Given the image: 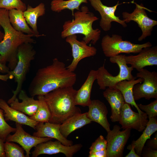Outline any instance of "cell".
<instances>
[{
    "label": "cell",
    "instance_id": "1",
    "mask_svg": "<svg viewBox=\"0 0 157 157\" xmlns=\"http://www.w3.org/2000/svg\"><path fill=\"white\" fill-rule=\"evenodd\" d=\"M76 77L64 63L55 58L51 64L38 70L30 83L29 92L32 97L44 96L58 88L73 86Z\"/></svg>",
    "mask_w": 157,
    "mask_h": 157
},
{
    "label": "cell",
    "instance_id": "2",
    "mask_svg": "<svg viewBox=\"0 0 157 157\" xmlns=\"http://www.w3.org/2000/svg\"><path fill=\"white\" fill-rule=\"evenodd\" d=\"M8 10L0 8V25L4 31V38L0 42V54L1 63L6 65L10 70H13L18 61L17 51L19 47L25 43H36V41L29 35L15 30L9 21Z\"/></svg>",
    "mask_w": 157,
    "mask_h": 157
},
{
    "label": "cell",
    "instance_id": "3",
    "mask_svg": "<svg viewBox=\"0 0 157 157\" xmlns=\"http://www.w3.org/2000/svg\"><path fill=\"white\" fill-rule=\"evenodd\" d=\"M77 91L73 86H70L57 89L44 96L51 113L49 122L61 124L73 115L81 113L75 104Z\"/></svg>",
    "mask_w": 157,
    "mask_h": 157
},
{
    "label": "cell",
    "instance_id": "4",
    "mask_svg": "<svg viewBox=\"0 0 157 157\" xmlns=\"http://www.w3.org/2000/svg\"><path fill=\"white\" fill-rule=\"evenodd\" d=\"M73 16L74 19L72 20L64 22L61 33V38L64 39L71 35L81 34L84 35L83 40L87 44L91 42L95 44L100 38L101 31L98 28L93 29L92 26L99 18L85 6H82L80 10L74 13Z\"/></svg>",
    "mask_w": 157,
    "mask_h": 157
},
{
    "label": "cell",
    "instance_id": "5",
    "mask_svg": "<svg viewBox=\"0 0 157 157\" xmlns=\"http://www.w3.org/2000/svg\"><path fill=\"white\" fill-rule=\"evenodd\" d=\"M33 44L29 43H24L19 47L17 65L13 70H10L8 73L12 76L17 84L16 89L13 91V96L7 102L8 104L17 98V95L22 90L26 75L29 71L31 63L35 58L36 52Z\"/></svg>",
    "mask_w": 157,
    "mask_h": 157
},
{
    "label": "cell",
    "instance_id": "6",
    "mask_svg": "<svg viewBox=\"0 0 157 157\" xmlns=\"http://www.w3.org/2000/svg\"><path fill=\"white\" fill-rule=\"evenodd\" d=\"M125 55L119 54L109 58L110 61L116 63L119 68V71L116 76H113L105 67V63L103 65L98 69L96 80L99 89L105 90L107 87L114 88L118 82L124 80H130L135 77L132 74L133 68L128 67L125 59Z\"/></svg>",
    "mask_w": 157,
    "mask_h": 157
},
{
    "label": "cell",
    "instance_id": "7",
    "mask_svg": "<svg viewBox=\"0 0 157 157\" xmlns=\"http://www.w3.org/2000/svg\"><path fill=\"white\" fill-rule=\"evenodd\" d=\"M101 46L103 53L108 57H113L121 53H138L143 48L152 46L149 42L141 44H135L123 40L121 36L113 34L106 35L102 38Z\"/></svg>",
    "mask_w": 157,
    "mask_h": 157
},
{
    "label": "cell",
    "instance_id": "8",
    "mask_svg": "<svg viewBox=\"0 0 157 157\" xmlns=\"http://www.w3.org/2000/svg\"><path fill=\"white\" fill-rule=\"evenodd\" d=\"M136 77L143 79L142 83L135 84L133 88V94L135 101L142 98L147 100L157 99V73L142 69L136 74Z\"/></svg>",
    "mask_w": 157,
    "mask_h": 157
},
{
    "label": "cell",
    "instance_id": "9",
    "mask_svg": "<svg viewBox=\"0 0 157 157\" xmlns=\"http://www.w3.org/2000/svg\"><path fill=\"white\" fill-rule=\"evenodd\" d=\"M133 3L135 5V9L130 13L123 12V20L126 23L133 21L137 24L142 31L141 35L138 40L141 41L151 35L154 27L157 25V21L148 17L145 11L146 8L142 4L139 5Z\"/></svg>",
    "mask_w": 157,
    "mask_h": 157
},
{
    "label": "cell",
    "instance_id": "10",
    "mask_svg": "<svg viewBox=\"0 0 157 157\" xmlns=\"http://www.w3.org/2000/svg\"><path fill=\"white\" fill-rule=\"evenodd\" d=\"M117 125L112 130L107 132L106 149L107 157L122 156L124 148L130 136L131 129H127L122 131Z\"/></svg>",
    "mask_w": 157,
    "mask_h": 157
},
{
    "label": "cell",
    "instance_id": "11",
    "mask_svg": "<svg viewBox=\"0 0 157 157\" xmlns=\"http://www.w3.org/2000/svg\"><path fill=\"white\" fill-rule=\"evenodd\" d=\"M82 147L81 144L66 146L58 140L54 141L50 140L40 143L36 146L32 152V157H37L42 154L51 155L61 153L66 157H72Z\"/></svg>",
    "mask_w": 157,
    "mask_h": 157
},
{
    "label": "cell",
    "instance_id": "12",
    "mask_svg": "<svg viewBox=\"0 0 157 157\" xmlns=\"http://www.w3.org/2000/svg\"><path fill=\"white\" fill-rule=\"evenodd\" d=\"M65 41L70 44L72 48L73 59L71 63L66 67L71 72H74L81 60L94 56L97 53V50L95 47L88 45L83 40L81 41L78 40L76 34L68 36L66 38Z\"/></svg>",
    "mask_w": 157,
    "mask_h": 157
},
{
    "label": "cell",
    "instance_id": "13",
    "mask_svg": "<svg viewBox=\"0 0 157 157\" xmlns=\"http://www.w3.org/2000/svg\"><path fill=\"white\" fill-rule=\"evenodd\" d=\"M148 116L144 112L136 113L131 108L129 104L125 102L122 108L119 121L121 128L134 129L142 132L145 129L148 122Z\"/></svg>",
    "mask_w": 157,
    "mask_h": 157
},
{
    "label": "cell",
    "instance_id": "14",
    "mask_svg": "<svg viewBox=\"0 0 157 157\" xmlns=\"http://www.w3.org/2000/svg\"><path fill=\"white\" fill-rule=\"evenodd\" d=\"M92 6L100 15L101 19L99 25L105 31H109L112 27V22H114L122 25L124 27L127 25L123 20L117 16L115 13L117 6L120 4L118 1L117 3L112 6H108L104 5L101 0H89Z\"/></svg>",
    "mask_w": 157,
    "mask_h": 157
},
{
    "label": "cell",
    "instance_id": "15",
    "mask_svg": "<svg viewBox=\"0 0 157 157\" xmlns=\"http://www.w3.org/2000/svg\"><path fill=\"white\" fill-rule=\"evenodd\" d=\"M16 130L13 135H9L5 142H15L19 144L26 152V157H29L30 151L33 147L38 144L52 140L51 138H38L31 135L26 132L22 127V124L15 123Z\"/></svg>",
    "mask_w": 157,
    "mask_h": 157
},
{
    "label": "cell",
    "instance_id": "16",
    "mask_svg": "<svg viewBox=\"0 0 157 157\" xmlns=\"http://www.w3.org/2000/svg\"><path fill=\"white\" fill-rule=\"evenodd\" d=\"M136 55L125 56L127 64L140 71L147 66L157 65V46L147 47L142 49Z\"/></svg>",
    "mask_w": 157,
    "mask_h": 157
},
{
    "label": "cell",
    "instance_id": "17",
    "mask_svg": "<svg viewBox=\"0 0 157 157\" xmlns=\"http://www.w3.org/2000/svg\"><path fill=\"white\" fill-rule=\"evenodd\" d=\"M60 124L49 122L38 123L36 126L37 131L33 135L38 138H51L60 142L66 146L73 144L72 140H68L64 137L61 133Z\"/></svg>",
    "mask_w": 157,
    "mask_h": 157
},
{
    "label": "cell",
    "instance_id": "18",
    "mask_svg": "<svg viewBox=\"0 0 157 157\" xmlns=\"http://www.w3.org/2000/svg\"><path fill=\"white\" fill-rule=\"evenodd\" d=\"M87 112L88 118L91 121L100 124L108 132L110 130L107 118L108 110L104 103L98 99L91 100Z\"/></svg>",
    "mask_w": 157,
    "mask_h": 157
},
{
    "label": "cell",
    "instance_id": "19",
    "mask_svg": "<svg viewBox=\"0 0 157 157\" xmlns=\"http://www.w3.org/2000/svg\"><path fill=\"white\" fill-rule=\"evenodd\" d=\"M103 94L111 108L110 119L113 122H119L122 108L125 102L121 92L115 88L108 87Z\"/></svg>",
    "mask_w": 157,
    "mask_h": 157
},
{
    "label": "cell",
    "instance_id": "20",
    "mask_svg": "<svg viewBox=\"0 0 157 157\" xmlns=\"http://www.w3.org/2000/svg\"><path fill=\"white\" fill-rule=\"evenodd\" d=\"M19 98L22 102H19L16 98L9 104L10 106L29 116L33 115L39 106V100L35 99L33 97H28L26 92L22 89L19 93Z\"/></svg>",
    "mask_w": 157,
    "mask_h": 157
},
{
    "label": "cell",
    "instance_id": "21",
    "mask_svg": "<svg viewBox=\"0 0 157 157\" xmlns=\"http://www.w3.org/2000/svg\"><path fill=\"white\" fill-rule=\"evenodd\" d=\"M0 108L3 111L6 121H14L15 123L26 125L35 129L36 126L38 122L31 119L24 113L12 108L2 99H0Z\"/></svg>",
    "mask_w": 157,
    "mask_h": 157
},
{
    "label": "cell",
    "instance_id": "22",
    "mask_svg": "<svg viewBox=\"0 0 157 157\" xmlns=\"http://www.w3.org/2000/svg\"><path fill=\"white\" fill-rule=\"evenodd\" d=\"M97 74V70L90 71L86 80L81 88L77 90L75 100L76 105L85 107L88 106L90 105L91 101V90L93 83L96 80Z\"/></svg>",
    "mask_w": 157,
    "mask_h": 157
},
{
    "label": "cell",
    "instance_id": "23",
    "mask_svg": "<svg viewBox=\"0 0 157 157\" xmlns=\"http://www.w3.org/2000/svg\"><path fill=\"white\" fill-rule=\"evenodd\" d=\"M87 112L75 114L60 125V130L63 135L67 138L69 134L76 130L91 123Z\"/></svg>",
    "mask_w": 157,
    "mask_h": 157
},
{
    "label": "cell",
    "instance_id": "24",
    "mask_svg": "<svg viewBox=\"0 0 157 157\" xmlns=\"http://www.w3.org/2000/svg\"><path fill=\"white\" fill-rule=\"evenodd\" d=\"M136 78V77L130 80H124L120 81L115 85L114 88L121 92L125 102L131 105L133 107L134 106L138 113L142 114L144 112L140 109L136 103L133 98V90L135 85L142 83L143 80L140 78L137 79H135Z\"/></svg>",
    "mask_w": 157,
    "mask_h": 157
},
{
    "label": "cell",
    "instance_id": "25",
    "mask_svg": "<svg viewBox=\"0 0 157 157\" xmlns=\"http://www.w3.org/2000/svg\"><path fill=\"white\" fill-rule=\"evenodd\" d=\"M45 13V6L43 3H40L34 8L28 5L26 10L23 12L27 24L31 28L37 38L45 35L39 34L38 30L37 22L38 18L44 15Z\"/></svg>",
    "mask_w": 157,
    "mask_h": 157
},
{
    "label": "cell",
    "instance_id": "26",
    "mask_svg": "<svg viewBox=\"0 0 157 157\" xmlns=\"http://www.w3.org/2000/svg\"><path fill=\"white\" fill-rule=\"evenodd\" d=\"M8 16L10 22L15 30L36 37L33 30L28 26L23 11L16 9L9 10Z\"/></svg>",
    "mask_w": 157,
    "mask_h": 157
},
{
    "label": "cell",
    "instance_id": "27",
    "mask_svg": "<svg viewBox=\"0 0 157 157\" xmlns=\"http://www.w3.org/2000/svg\"><path fill=\"white\" fill-rule=\"evenodd\" d=\"M157 130V120L156 117L150 118L142 134L138 139L132 142L131 145L134 146L137 154L140 157L147 140L150 139L151 135Z\"/></svg>",
    "mask_w": 157,
    "mask_h": 157
},
{
    "label": "cell",
    "instance_id": "28",
    "mask_svg": "<svg viewBox=\"0 0 157 157\" xmlns=\"http://www.w3.org/2000/svg\"><path fill=\"white\" fill-rule=\"evenodd\" d=\"M88 3L87 0H52L50 3L51 9L52 11L58 13L65 9H69L71 11L73 16L74 10H80L81 4Z\"/></svg>",
    "mask_w": 157,
    "mask_h": 157
},
{
    "label": "cell",
    "instance_id": "29",
    "mask_svg": "<svg viewBox=\"0 0 157 157\" xmlns=\"http://www.w3.org/2000/svg\"><path fill=\"white\" fill-rule=\"evenodd\" d=\"M39 101V106L35 113L31 116L30 119L37 122H49L51 117V113L44 96H38Z\"/></svg>",
    "mask_w": 157,
    "mask_h": 157
},
{
    "label": "cell",
    "instance_id": "30",
    "mask_svg": "<svg viewBox=\"0 0 157 157\" xmlns=\"http://www.w3.org/2000/svg\"><path fill=\"white\" fill-rule=\"evenodd\" d=\"M4 151L6 157H25L24 149L12 142H5Z\"/></svg>",
    "mask_w": 157,
    "mask_h": 157
},
{
    "label": "cell",
    "instance_id": "31",
    "mask_svg": "<svg viewBox=\"0 0 157 157\" xmlns=\"http://www.w3.org/2000/svg\"><path fill=\"white\" fill-rule=\"evenodd\" d=\"M26 8V4L21 0H0V8L8 10L16 9L24 12Z\"/></svg>",
    "mask_w": 157,
    "mask_h": 157
},
{
    "label": "cell",
    "instance_id": "32",
    "mask_svg": "<svg viewBox=\"0 0 157 157\" xmlns=\"http://www.w3.org/2000/svg\"><path fill=\"white\" fill-rule=\"evenodd\" d=\"M16 128L10 126L6 122L3 110L0 108V138L5 142L8 136L13 132H15Z\"/></svg>",
    "mask_w": 157,
    "mask_h": 157
},
{
    "label": "cell",
    "instance_id": "33",
    "mask_svg": "<svg viewBox=\"0 0 157 157\" xmlns=\"http://www.w3.org/2000/svg\"><path fill=\"white\" fill-rule=\"evenodd\" d=\"M140 109L145 112L148 118L156 117L157 115V99L147 105L137 104Z\"/></svg>",
    "mask_w": 157,
    "mask_h": 157
},
{
    "label": "cell",
    "instance_id": "34",
    "mask_svg": "<svg viewBox=\"0 0 157 157\" xmlns=\"http://www.w3.org/2000/svg\"><path fill=\"white\" fill-rule=\"evenodd\" d=\"M107 141L102 135H100L93 142L90 147L89 153L100 151L106 149Z\"/></svg>",
    "mask_w": 157,
    "mask_h": 157
},
{
    "label": "cell",
    "instance_id": "35",
    "mask_svg": "<svg viewBox=\"0 0 157 157\" xmlns=\"http://www.w3.org/2000/svg\"><path fill=\"white\" fill-rule=\"evenodd\" d=\"M142 154V156L144 157H157V150L153 149L147 147L146 148L143 147Z\"/></svg>",
    "mask_w": 157,
    "mask_h": 157
},
{
    "label": "cell",
    "instance_id": "36",
    "mask_svg": "<svg viewBox=\"0 0 157 157\" xmlns=\"http://www.w3.org/2000/svg\"><path fill=\"white\" fill-rule=\"evenodd\" d=\"M147 147L154 150L157 149V134L155 133V137L150 139L147 142Z\"/></svg>",
    "mask_w": 157,
    "mask_h": 157
},
{
    "label": "cell",
    "instance_id": "37",
    "mask_svg": "<svg viewBox=\"0 0 157 157\" xmlns=\"http://www.w3.org/2000/svg\"><path fill=\"white\" fill-rule=\"evenodd\" d=\"M89 157H107L106 149L93 152L89 153Z\"/></svg>",
    "mask_w": 157,
    "mask_h": 157
},
{
    "label": "cell",
    "instance_id": "38",
    "mask_svg": "<svg viewBox=\"0 0 157 157\" xmlns=\"http://www.w3.org/2000/svg\"><path fill=\"white\" fill-rule=\"evenodd\" d=\"M2 57L0 54V73L7 74L10 70L9 68L6 65L2 64L1 62Z\"/></svg>",
    "mask_w": 157,
    "mask_h": 157
},
{
    "label": "cell",
    "instance_id": "39",
    "mask_svg": "<svg viewBox=\"0 0 157 157\" xmlns=\"http://www.w3.org/2000/svg\"><path fill=\"white\" fill-rule=\"evenodd\" d=\"M130 147L129 149H130L131 151L130 152L126 155V157H140L138 154L136 153L134 146L131 145V147Z\"/></svg>",
    "mask_w": 157,
    "mask_h": 157
},
{
    "label": "cell",
    "instance_id": "40",
    "mask_svg": "<svg viewBox=\"0 0 157 157\" xmlns=\"http://www.w3.org/2000/svg\"><path fill=\"white\" fill-rule=\"evenodd\" d=\"M4 142L0 138V157H6L4 151Z\"/></svg>",
    "mask_w": 157,
    "mask_h": 157
},
{
    "label": "cell",
    "instance_id": "41",
    "mask_svg": "<svg viewBox=\"0 0 157 157\" xmlns=\"http://www.w3.org/2000/svg\"><path fill=\"white\" fill-rule=\"evenodd\" d=\"M13 77L12 75L8 73L4 74H0V80L3 81H6L9 79L13 78Z\"/></svg>",
    "mask_w": 157,
    "mask_h": 157
},
{
    "label": "cell",
    "instance_id": "42",
    "mask_svg": "<svg viewBox=\"0 0 157 157\" xmlns=\"http://www.w3.org/2000/svg\"><path fill=\"white\" fill-rule=\"evenodd\" d=\"M1 27L0 25V42L2 40L4 36V33H3L1 30Z\"/></svg>",
    "mask_w": 157,
    "mask_h": 157
},
{
    "label": "cell",
    "instance_id": "43",
    "mask_svg": "<svg viewBox=\"0 0 157 157\" xmlns=\"http://www.w3.org/2000/svg\"><path fill=\"white\" fill-rule=\"evenodd\" d=\"M140 0L142 1V0Z\"/></svg>",
    "mask_w": 157,
    "mask_h": 157
}]
</instances>
